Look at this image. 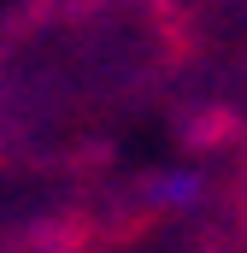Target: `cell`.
I'll use <instances>...</instances> for the list:
<instances>
[{
    "instance_id": "6da1fadb",
    "label": "cell",
    "mask_w": 247,
    "mask_h": 253,
    "mask_svg": "<svg viewBox=\"0 0 247 253\" xmlns=\"http://www.w3.org/2000/svg\"><path fill=\"white\" fill-rule=\"evenodd\" d=\"M141 194H147V206H153V212H188V206H200L206 177H200L194 165H171V171H159Z\"/></svg>"
}]
</instances>
